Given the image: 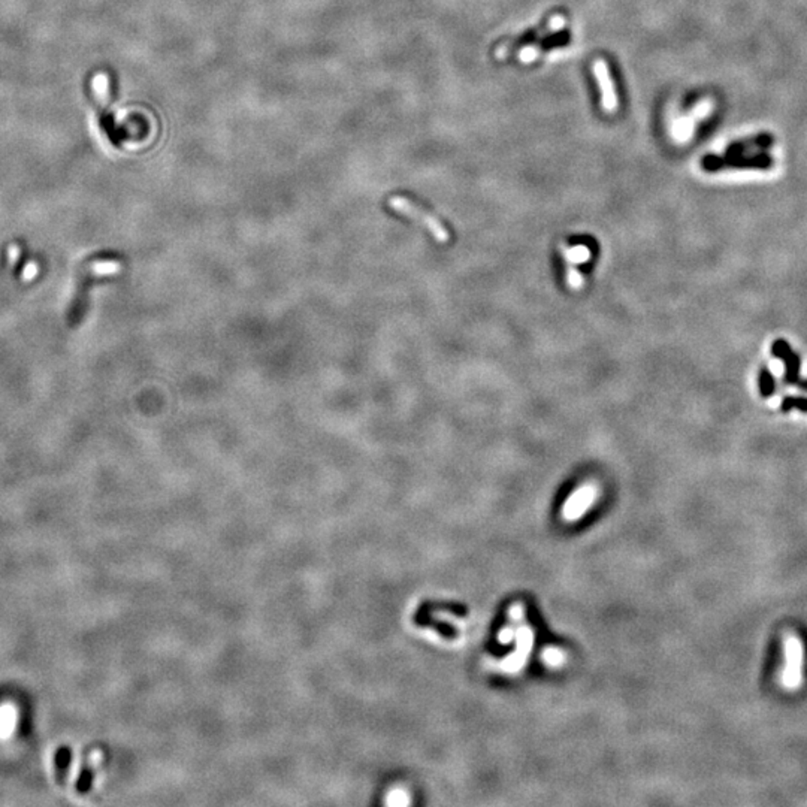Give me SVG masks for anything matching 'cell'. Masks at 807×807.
I'll list each match as a JSON object with an SVG mask.
<instances>
[{
  "instance_id": "cell-1",
  "label": "cell",
  "mask_w": 807,
  "mask_h": 807,
  "mask_svg": "<svg viewBox=\"0 0 807 807\" xmlns=\"http://www.w3.org/2000/svg\"><path fill=\"white\" fill-rule=\"evenodd\" d=\"M389 206L393 209V211L400 213L405 217H410V218L416 220L417 223H421L423 227H426L429 230V232H431V235L438 241V243H447L448 241V232H447V229L444 227V225L439 222L437 217L426 213L425 209H422L421 206H417L414 202H412L410 199H407L404 196H392L389 199Z\"/></svg>"
},
{
  "instance_id": "cell-2",
  "label": "cell",
  "mask_w": 807,
  "mask_h": 807,
  "mask_svg": "<svg viewBox=\"0 0 807 807\" xmlns=\"http://www.w3.org/2000/svg\"><path fill=\"white\" fill-rule=\"evenodd\" d=\"M804 664V649L797 637L790 635L785 640V667L782 672L783 685L787 688H795L800 685L803 677Z\"/></svg>"
},
{
  "instance_id": "cell-3",
  "label": "cell",
  "mask_w": 807,
  "mask_h": 807,
  "mask_svg": "<svg viewBox=\"0 0 807 807\" xmlns=\"http://www.w3.org/2000/svg\"><path fill=\"white\" fill-rule=\"evenodd\" d=\"M771 356L783 362V383L787 386H797L801 380V358L783 338L774 340L771 344Z\"/></svg>"
},
{
  "instance_id": "cell-4",
  "label": "cell",
  "mask_w": 807,
  "mask_h": 807,
  "mask_svg": "<svg viewBox=\"0 0 807 807\" xmlns=\"http://www.w3.org/2000/svg\"><path fill=\"white\" fill-rule=\"evenodd\" d=\"M592 70H594V75L596 78V82L600 84V89H601L603 108L607 112L616 111L617 105H619V100H617V94H616L614 84H613V80L610 75L609 65H607V61L604 59H595L594 65H592Z\"/></svg>"
},
{
  "instance_id": "cell-5",
  "label": "cell",
  "mask_w": 807,
  "mask_h": 807,
  "mask_svg": "<svg viewBox=\"0 0 807 807\" xmlns=\"http://www.w3.org/2000/svg\"><path fill=\"white\" fill-rule=\"evenodd\" d=\"M595 498V489L591 486H584L568 499L567 506H565V516L567 518H578L582 513L589 507L591 502Z\"/></svg>"
},
{
  "instance_id": "cell-6",
  "label": "cell",
  "mask_w": 807,
  "mask_h": 807,
  "mask_svg": "<svg viewBox=\"0 0 807 807\" xmlns=\"http://www.w3.org/2000/svg\"><path fill=\"white\" fill-rule=\"evenodd\" d=\"M758 386H760V393L762 398H771L774 393H776L778 387H776V379H774L773 372L767 368V366H762L758 374Z\"/></svg>"
},
{
  "instance_id": "cell-7",
  "label": "cell",
  "mask_w": 807,
  "mask_h": 807,
  "mask_svg": "<svg viewBox=\"0 0 807 807\" xmlns=\"http://www.w3.org/2000/svg\"><path fill=\"white\" fill-rule=\"evenodd\" d=\"M561 250H562L565 259H567L570 264H582V262H586L591 257V251L583 246L573 247V248H570L567 246H562Z\"/></svg>"
},
{
  "instance_id": "cell-8",
  "label": "cell",
  "mask_w": 807,
  "mask_h": 807,
  "mask_svg": "<svg viewBox=\"0 0 807 807\" xmlns=\"http://www.w3.org/2000/svg\"><path fill=\"white\" fill-rule=\"evenodd\" d=\"M792 410H799L807 414V398L804 396H785L780 402V412L790 413Z\"/></svg>"
},
{
  "instance_id": "cell-9",
  "label": "cell",
  "mask_w": 807,
  "mask_h": 807,
  "mask_svg": "<svg viewBox=\"0 0 807 807\" xmlns=\"http://www.w3.org/2000/svg\"><path fill=\"white\" fill-rule=\"evenodd\" d=\"M72 761V751L68 746H63L56 753V767L59 770H66Z\"/></svg>"
},
{
  "instance_id": "cell-10",
  "label": "cell",
  "mask_w": 807,
  "mask_h": 807,
  "mask_svg": "<svg viewBox=\"0 0 807 807\" xmlns=\"http://www.w3.org/2000/svg\"><path fill=\"white\" fill-rule=\"evenodd\" d=\"M93 778H94V773L90 769H82L80 773V779L77 782V790L80 792H87L91 788V783H93Z\"/></svg>"
},
{
  "instance_id": "cell-11",
  "label": "cell",
  "mask_w": 807,
  "mask_h": 807,
  "mask_svg": "<svg viewBox=\"0 0 807 807\" xmlns=\"http://www.w3.org/2000/svg\"><path fill=\"white\" fill-rule=\"evenodd\" d=\"M538 52L540 50L537 47H527V48H522L519 52V60L523 63H529L532 60H536L538 57Z\"/></svg>"
},
{
  "instance_id": "cell-12",
  "label": "cell",
  "mask_w": 807,
  "mask_h": 807,
  "mask_svg": "<svg viewBox=\"0 0 807 807\" xmlns=\"http://www.w3.org/2000/svg\"><path fill=\"white\" fill-rule=\"evenodd\" d=\"M567 281H568L570 287H573V289H579L583 285L582 276L571 265L568 266V271H567Z\"/></svg>"
},
{
  "instance_id": "cell-13",
  "label": "cell",
  "mask_w": 807,
  "mask_h": 807,
  "mask_svg": "<svg viewBox=\"0 0 807 807\" xmlns=\"http://www.w3.org/2000/svg\"><path fill=\"white\" fill-rule=\"evenodd\" d=\"M564 24H565L564 17H562V15H557V17H553V18L550 20L549 29H550V30H558V29H561Z\"/></svg>"
},
{
  "instance_id": "cell-14",
  "label": "cell",
  "mask_w": 807,
  "mask_h": 807,
  "mask_svg": "<svg viewBox=\"0 0 807 807\" xmlns=\"http://www.w3.org/2000/svg\"><path fill=\"white\" fill-rule=\"evenodd\" d=\"M546 656H548V663H550V664H557L562 659V655L558 651H548Z\"/></svg>"
},
{
  "instance_id": "cell-15",
  "label": "cell",
  "mask_w": 807,
  "mask_h": 807,
  "mask_svg": "<svg viewBox=\"0 0 807 807\" xmlns=\"http://www.w3.org/2000/svg\"><path fill=\"white\" fill-rule=\"evenodd\" d=\"M797 386L800 387V391H804V392H807V379H806V380H800Z\"/></svg>"
}]
</instances>
